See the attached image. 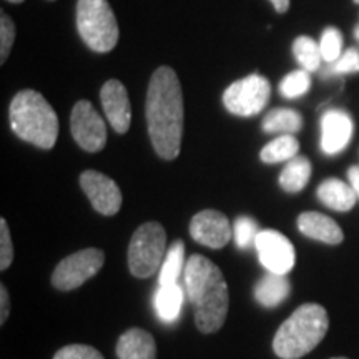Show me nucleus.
I'll list each match as a JSON object with an SVG mask.
<instances>
[{"instance_id": "nucleus-1", "label": "nucleus", "mask_w": 359, "mask_h": 359, "mask_svg": "<svg viewBox=\"0 0 359 359\" xmlns=\"http://www.w3.org/2000/svg\"><path fill=\"white\" fill-rule=\"evenodd\" d=\"M147 123L158 156L177 158L183 137V93L177 74L170 67H160L151 75L147 93Z\"/></svg>"}, {"instance_id": "nucleus-2", "label": "nucleus", "mask_w": 359, "mask_h": 359, "mask_svg": "<svg viewBox=\"0 0 359 359\" xmlns=\"http://www.w3.org/2000/svg\"><path fill=\"white\" fill-rule=\"evenodd\" d=\"M185 286L195 306L196 327L201 333H215L224 325L230 294L224 276L212 259L193 255L185 264Z\"/></svg>"}, {"instance_id": "nucleus-3", "label": "nucleus", "mask_w": 359, "mask_h": 359, "mask_svg": "<svg viewBox=\"0 0 359 359\" xmlns=\"http://www.w3.org/2000/svg\"><path fill=\"white\" fill-rule=\"evenodd\" d=\"M330 327L326 309L321 304L299 306L278 330L273 349L281 359H299L321 343Z\"/></svg>"}, {"instance_id": "nucleus-4", "label": "nucleus", "mask_w": 359, "mask_h": 359, "mask_svg": "<svg viewBox=\"0 0 359 359\" xmlns=\"http://www.w3.org/2000/svg\"><path fill=\"white\" fill-rule=\"evenodd\" d=\"M11 127L13 133L32 145L50 150L58 137L55 110L35 90H22L11 103Z\"/></svg>"}, {"instance_id": "nucleus-5", "label": "nucleus", "mask_w": 359, "mask_h": 359, "mask_svg": "<svg viewBox=\"0 0 359 359\" xmlns=\"http://www.w3.org/2000/svg\"><path fill=\"white\" fill-rule=\"evenodd\" d=\"M77 29L93 52L107 53L118 42V25L107 0H79Z\"/></svg>"}, {"instance_id": "nucleus-6", "label": "nucleus", "mask_w": 359, "mask_h": 359, "mask_svg": "<svg viewBox=\"0 0 359 359\" xmlns=\"http://www.w3.org/2000/svg\"><path fill=\"white\" fill-rule=\"evenodd\" d=\"M167 257V233L156 222L142 224L128 245V266L133 276H154Z\"/></svg>"}, {"instance_id": "nucleus-7", "label": "nucleus", "mask_w": 359, "mask_h": 359, "mask_svg": "<svg viewBox=\"0 0 359 359\" xmlns=\"http://www.w3.org/2000/svg\"><path fill=\"white\" fill-rule=\"evenodd\" d=\"M271 85L259 74L236 80L224 90L223 103L228 111L238 116L258 115L268 105Z\"/></svg>"}, {"instance_id": "nucleus-8", "label": "nucleus", "mask_w": 359, "mask_h": 359, "mask_svg": "<svg viewBox=\"0 0 359 359\" xmlns=\"http://www.w3.org/2000/svg\"><path fill=\"white\" fill-rule=\"evenodd\" d=\"M103 263H105V255L102 250L87 248L77 251L57 264L52 275V285L60 291L79 288L100 271Z\"/></svg>"}, {"instance_id": "nucleus-9", "label": "nucleus", "mask_w": 359, "mask_h": 359, "mask_svg": "<svg viewBox=\"0 0 359 359\" xmlns=\"http://www.w3.org/2000/svg\"><path fill=\"white\" fill-rule=\"evenodd\" d=\"M70 128L75 142L83 148L85 151L95 154L103 150L107 143V128L105 122L100 118L98 111L87 100L75 103L70 116Z\"/></svg>"}, {"instance_id": "nucleus-10", "label": "nucleus", "mask_w": 359, "mask_h": 359, "mask_svg": "<svg viewBox=\"0 0 359 359\" xmlns=\"http://www.w3.org/2000/svg\"><path fill=\"white\" fill-rule=\"evenodd\" d=\"M259 262L268 271L288 275L294 266V246L285 235L275 230H262L257 236Z\"/></svg>"}, {"instance_id": "nucleus-11", "label": "nucleus", "mask_w": 359, "mask_h": 359, "mask_svg": "<svg viewBox=\"0 0 359 359\" xmlns=\"http://www.w3.org/2000/svg\"><path fill=\"white\" fill-rule=\"evenodd\" d=\"M80 187L88 196L90 203L98 213L111 217L122 206V191L114 180L95 170H87L80 175Z\"/></svg>"}, {"instance_id": "nucleus-12", "label": "nucleus", "mask_w": 359, "mask_h": 359, "mask_svg": "<svg viewBox=\"0 0 359 359\" xmlns=\"http://www.w3.org/2000/svg\"><path fill=\"white\" fill-rule=\"evenodd\" d=\"M190 235L200 245L218 250L228 245L233 236L230 219L217 210H203L196 213L190 223Z\"/></svg>"}, {"instance_id": "nucleus-13", "label": "nucleus", "mask_w": 359, "mask_h": 359, "mask_svg": "<svg viewBox=\"0 0 359 359\" xmlns=\"http://www.w3.org/2000/svg\"><path fill=\"white\" fill-rule=\"evenodd\" d=\"M353 118L344 110L330 109L321 118V150L326 155H338L353 138Z\"/></svg>"}, {"instance_id": "nucleus-14", "label": "nucleus", "mask_w": 359, "mask_h": 359, "mask_svg": "<svg viewBox=\"0 0 359 359\" xmlns=\"http://www.w3.org/2000/svg\"><path fill=\"white\" fill-rule=\"evenodd\" d=\"M102 107L107 118L116 133H127L132 123V107H130L128 92L125 85L111 79L102 87Z\"/></svg>"}, {"instance_id": "nucleus-15", "label": "nucleus", "mask_w": 359, "mask_h": 359, "mask_svg": "<svg viewBox=\"0 0 359 359\" xmlns=\"http://www.w3.org/2000/svg\"><path fill=\"white\" fill-rule=\"evenodd\" d=\"M298 228L304 236L326 245H339L344 233L333 218L318 212H304L298 218Z\"/></svg>"}, {"instance_id": "nucleus-16", "label": "nucleus", "mask_w": 359, "mask_h": 359, "mask_svg": "<svg viewBox=\"0 0 359 359\" xmlns=\"http://www.w3.org/2000/svg\"><path fill=\"white\" fill-rule=\"evenodd\" d=\"M118 359H156V344L154 336L140 327L125 331L116 341Z\"/></svg>"}, {"instance_id": "nucleus-17", "label": "nucleus", "mask_w": 359, "mask_h": 359, "mask_svg": "<svg viewBox=\"0 0 359 359\" xmlns=\"http://www.w3.org/2000/svg\"><path fill=\"white\" fill-rule=\"evenodd\" d=\"M318 198L327 208L334 210V212H349L354 205H356V193L353 187L348 183L341 182L338 178H327L318 187L316 191Z\"/></svg>"}, {"instance_id": "nucleus-18", "label": "nucleus", "mask_w": 359, "mask_h": 359, "mask_svg": "<svg viewBox=\"0 0 359 359\" xmlns=\"http://www.w3.org/2000/svg\"><path fill=\"white\" fill-rule=\"evenodd\" d=\"M291 286L286 275L268 271L255 286V298L264 308H276L290 296Z\"/></svg>"}, {"instance_id": "nucleus-19", "label": "nucleus", "mask_w": 359, "mask_h": 359, "mask_svg": "<svg viewBox=\"0 0 359 359\" xmlns=\"http://www.w3.org/2000/svg\"><path fill=\"white\" fill-rule=\"evenodd\" d=\"M311 178V161L306 156H294L286 161V167L280 175V185L285 191L298 193L304 190Z\"/></svg>"}, {"instance_id": "nucleus-20", "label": "nucleus", "mask_w": 359, "mask_h": 359, "mask_svg": "<svg viewBox=\"0 0 359 359\" xmlns=\"http://www.w3.org/2000/svg\"><path fill=\"white\" fill-rule=\"evenodd\" d=\"M183 304V291L177 285L160 286L155 294V309L161 321L172 323L180 316Z\"/></svg>"}, {"instance_id": "nucleus-21", "label": "nucleus", "mask_w": 359, "mask_h": 359, "mask_svg": "<svg viewBox=\"0 0 359 359\" xmlns=\"http://www.w3.org/2000/svg\"><path fill=\"white\" fill-rule=\"evenodd\" d=\"M263 130L266 133L283 132L285 135H293L303 127V116L291 109H275L263 118Z\"/></svg>"}, {"instance_id": "nucleus-22", "label": "nucleus", "mask_w": 359, "mask_h": 359, "mask_svg": "<svg viewBox=\"0 0 359 359\" xmlns=\"http://www.w3.org/2000/svg\"><path fill=\"white\" fill-rule=\"evenodd\" d=\"M298 151L299 142L296 140L293 135H281V137L269 142L263 148L259 156H262L264 163H281V161H290L294 156H298Z\"/></svg>"}, {"instance_id": "nucleus-23", "label": "nucleus", "mask_w": 359, "mask_h": 359, "mask_svg": "<svg viewBox=\"0 0 359 359\" xmlns=\"http://www.w3.org/2000/svg\"><path fill=\"white\" fill-rule=\"evenodd\" d=\"M183 258H185V245L182 241H175L167 251V257L160 268V286L177 285L180 275L183 271Z\"/></svg>"}, {"instance_id": "nucleus-24", "label": "nucleus", "mask_w": 359, "mask_h": 359, "mask_svg": "<svg viewBox=\"0 0 359 359\" xmlns=\"http://www.w3.org/2000/svg\"><path fill=\"white\" fill-rule=\"evenodd\" d=\"M293 53L298 64L302 65L303 70L306 72H316L321 67V50L320 43H316L311 37H298L293 43Z\"/></svg>"}, {"instance_id": "nucleus-25", "label": "nucleus", "mask_w": 359, "mask_h": 359, "mask_svg": "<svg viewBox=\"0 0 359 359\" xmlns=\"http://www.w3.org/2000/svg\"><path fill=\"white\" fill-rule=\"evenodd\" d=\"M311 87V79H309V72L306 70H294L286 75L280 83V92L286 98H298L308 93Z\"/></svg>"}, {"instance_id": "nucleus-26", "label": "nucleus", "mask_w": 359, "mask_h": 359, "mask_svg": "<svg viewBox=\"0 0 359 359\" xmlns=\"http://www.w3.org/2000/svg\"><path fill=\"white\" fill-rule=\"evenodd\" d=\"M320 50L323 60L333 64L343 55V34L336 27H327L320 40Z\"/></svg>"}, {"instance_id": "nucleus-27", "label": "nucleus", "mask_w": 359, "mask_h": 359, "mask_svg": "<svg viewBox=\"0 0 359 359\" xmlns=\"http://www.w3.org/2000/svg\"><path fill=\"white\" fill-rule=\"evenodd\" d=\"M258 224L253 218L250 217H238L233 224V235H235V241L238 248H248L253 243H257L258 236Z\"/></svg>"}, {"instance_id": "nucleus-28", "label": "nucleus", "mask_w": 359, "mask_h": 359, "mask_svg": "<svg viewBox=\"0 0 359 359\" xmlns=\"http://www.w3.org/2000/svg\"><path fill=\"white\" fill-rule=\"evenodd\" d=\"M356 72H359V52L356 48H348L346 52H343V55L338 60L327 67L325 75L331 77V75L356 74Z\"/></svg>"}, {"instance_id": "nucleus-29", "label": "nucleus", "mask_w": 359, "mask_h": 359, "mask_svg": "<svg viewBox=\"0 0 359 359\" xmlns=\"http://www.w3.org/2000/svg\"><path fill=\"white\" fill-rule=\"evenodd\" d=\"M53 359H105L95 348L87 344H69L58 349Z\"/></svg>"}, {"instance_id": "nucleus-30", "label": "nucleus", "mask_w": 359, "mask_h": 359, "mask_svg": "<svg viewBox=\"0 0 359 359\" xmlns=\"http://www.w3.org/2000/svg\"><path fill=\"white\" fill-rule=\"evenodd\" d=\"M13 40H15V25H13L11 17L2 13V17H0V60H2V64L11 53Z\"/></svg>"}, {"instance_id": "nucleus-31", "label": "nucleus", "mask_w": 359, "mask_h": 359, "mask_svg": "<svg viewBox=\"0 0 359 359\" xmlns=\"http://www.w3.org/2000/svg\"><path fill=\"white\" fill-rule=\"evenodd\" d=\"M13 259V245L11 238V230L6 219H0V269H6L12 264Z\"/></svg>"}, {"instance_id": "nucleus-32", "label": "nucleus", "mask_w": 359, "mask_h": 359, "mask_svg": "<svg viewBox=\"0 0 359 359\" xmlns=\"http://www.w3.org/2000/svg\"><path fill=\"white\" fill-rule=\"evenodd\" d=\"M8 311H11V302H8V293L6 286H0V325H4L8 318Z\"/></svg>"}, {"instance_id": "nucleus-33", "label": "nucleus", "mask_w": 359, "mask_h": 359, "mask_svg": "<svg viewBox=\"0 0 359 359\" xmlns=\"http://www.w3.org/2000/svg\"><path fill=\"white\" fill-rule=\"evenodd\" d=\"M348 178H349V185L353 187V190H354V193H356V196L359 200V167L349 168Z\"/></svg>"}, {"instance_id": "nucleus-34", "label": "nucleus", "mask_w": 359, "mask_h": 359, "mask_svg": "<svg viewBox=\"0 0 359 359\" xmlns=\"http://www.w3.org/2000/svg\"><path fill=\"white\" fill-rule=\"evenodd\" d=\"M269 2H271L273 7L276 8V12H280V13L288 12V8H290V0H269Z\"/></svg>"}, {"instance_id": "nucleus-35", "label": "nucleus", "mask_w": 359, "mask_h": 359, "mask_svg": "<svg viewBox=\"0 0 359 359\" xmlns=\"http://www.w3.org/2000/svg\"><path fill=\"white\" fill-rule=\"evenodd\" d=\"M7 2H12V4H22L24 0H7Z\"/></svg>"}, {"instance_id": "nucleus-36", "label": "nucleus", "mask_w": 359, "mask_h": 359, "mask_svg": "<svg viewBox=\"0 0 359 359\" xmlns=\"http://www.w3.org/2000/svg\"><path fill=\"white\" fill-rule=\"evenodd\" d=\"M354 34H356V39L359 40V25L356 27V30H354Z\"/></svg>"}, {"instance_id": "nucleus-37", "label": "nucleus", "mask_w": 359, "mask_h": 359, "mask_svg": "<svg viewBox=\"0 0 359 359\" xmlns=\"http://www.w3.org/2000/svg\"><path fill=\"white\" fill-rule=\"evenodd\" d=\"M333 359H348V358H333Z\"/></svg>"}, {"instance_id": "nucleus-38", "label": "nucleus", "mask_w": 359, "mask_h": 359, "mask_svg": "<svg viewBox=\"0 0 359 359\" xmlns=\"http://www.w3.org/2000/svg\"><path fill=\"white\" fill-rule=\"evenodd\" d=\"M354 2H356V4H359V0H354Z\"/></svg>"}]
</instances>
